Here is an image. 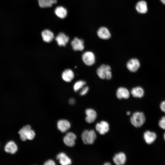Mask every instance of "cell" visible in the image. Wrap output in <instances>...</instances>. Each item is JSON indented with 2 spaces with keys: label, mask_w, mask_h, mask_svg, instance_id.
Listing matches in <instances>:
<instances>
[{
  "label": "cell",
  "mask_w": 165,
  "mask_h": 165,
  "mask_svg": "<svg viewBox=\"0 0 165 165\" xmlns=\"http://www.w3.org/2000/svg\"><path fill=\"white\" fill-rule=\"evenodd\" d=\"M20 139L23 141L32 140L35 138V134L29 125H27L21 129L18 132Z\"/></svg>",
  "instance_id": "cell-1"
},
{
  "label": "cell",
  "mask_w": 165,
  "mask_h": 165,
  "mask_svg": "<svg viewBox=\"0 0 165 165\" xmlns=\"http://www.w3.org/2000/svg\"><path fill=\"white\" fill-rule=\"evenodd\" d=\"M132 124L136 127H141L145 121V117L143 113L136 112L133 113L130 118Z\"/></svg>",
  "instance_id": "cell-2"
},
{
  "label": "cell",
  "mask_w": 165,
  "mask_h": 165,
  "mask_svg": "<svg viewBox=\"0 0 165 165\" xmlns=\"http://www.w3.org/2000/svg\"><path fill=\"white\" fill-rule=\"evenodd\" d=\"M82 139L85 144H91L93 143L96 138V135L94 130H85L82 134Z\"/></svg>",
  "instance_id": "cell-3"
},
{
  "label": "cell",
  "mask_w": 165,
  "mask_h": 165,
  "mask_svg": "<svg viewBox=\"0 0 165 165\" xmlns=\"http://www.w3.org/2000/svg\"><path fill=\"white\" fill-rule=\"evenodd\" d=\"M82 59L84 63L88 66L93 65L95 61L94 54L92 52L89 51L85 52L83 54Z\"/></svg>",
  "instance_id": "cell-4"
},
{
  "label": "cell",
  "mask_w": 165,
  "mask_h": 165,
  "mask_svg": "<svg viewBox=\"0 0 165 165\" xmlns=\"http://www.w3.org/2000/svg\"><path fill=\"white\" fill-rule=\"evenodd\" d=\"M76 138L75 135L71 132L67 133L63 138V141L65 144L69 147L74 145L75 141Z\"/></svg>",
  "instance_id": "cell-5"
},
{
  "label": "cell",
  "mask_w": 165,
  "mask_h": 165,
  "mask_svg": "<svg viewBox=\"0 0 165 165\" xmlns=\"http://www.w3.org/2000/svg\"><path fill=\"white\" fill-rule=\"evenodd\" d=\"M71 45L73 50L75 51H81L84 48L83 40L77 37L75 38L71 41Z\"/></svg>",
  "instance_id": "cell-6"
},
{
  "label": "cell",
  "mask_w": 165,
  "mask_h": 165,
  "mask_svg": "<svg viewBox=\"0 0 165 165\" xmlns=\"http://www.w3.org/2000/svg\"><path fill=\"white\" fill-rule=\"evenodd\" d=\"M140 66V63L139 60L136 58H132L127 62V69L130 72H136Z\"/></svg>",
  "instance_id": "cell-7"
},
{
  "label": "cell",
  "mask_w": 165,
  "mask_h": 165,
  "mask_svg": "<svg viewBox=\"0 0 165 165\" xmlns=\"http://www.w3.org/2000/svg\"><path fill=\"white\" fill-rule=\"evenodd\" d=\"M97 34L98 37L102 39H108L111 37L108 29L105 27H101L97 30Z\"/></svg>",
  "instance_id": "cell-8"
},
{
  "label": "cell",
  "mask_w": 165,
  "mask_h": 165,
  "mask_svg": "<svg viewBox=\"0 0 165 165\" xmlns=\"http://www.w3.org/2000/svg\"><path fill=\"white\" fill-rule=\"evenodd\" d=\"M96 130L101 134L103 135L109 130V125L107 122L105 121L97 123L96 125Z\"/></svg>",
  "instance_id": "cell-9"
},
{
  "label": "cell",
  "mask_w": 165,
  "mask_h": 165,
  "mask_svg": "<svg viewBox=\"0 0 165 165\" xmlns=\"http://www.w3.org/2000/svg\"><path fill=\"white\" fill-rule=\"evenodd\" d=\"M55 40L60 46H65L68 42L69 37L63 33H59L56 37Z\"/></svg>",
  "instance_id": "cell-10"
},
{
  "label": "cell",
  "mask_w": 165,
  "mask_h": 165,
  "mask_svg": "<svg viewBox=\"0 0 165 165\" xmlns=\"http://www.w3.org/2000/svg\"><path fill=\"white\" fill-rule=\"evenodd\" d=\"M86 117L85 120L88 123H91L96 119L97 114L95 111L91 108L87 109L85 111Z\"/></svg>",
  "instance_id": "cell-11"
},
{
  "label": "cell",
  "mask_w": 165,
  "mask_h": 165,
  "mask_svg": "<svg viewBox=\"0 0 165 165\" xmlns=\"http://www.w3.org/2000/svg\"><path fill=\"white\" fill-rule=\"evenodd\" d=\"M58 129L62 133H64L69 130L71 127L69 122L65 119H61L57 123Z\"/></svg>",
  "instance_id": "cell-12"
},
{
  "label": "cell",
  "mask_w": 165,
  "mask_h": 165,
  "mask_svg": "<svg viewBox=\"0 0 165 165\" xmlns=\"http://www.w3.org/2000/svg\"><path fill=\"white\" fill-rule=\"evenodd\" d=\"M156 138V135L154 132L147 130L144 134V138L146 143L148 144H151L153 143Z\"/></svg>",
  "instance_id": "cell-13"
},
{
  "label": "cell",
  "mask_w": 165,
  "mask_h": 165,
  "mask_svg": "<svg viewBox=\"0 0 165 165\" xmlns=\"http://www.w3.org/2000/svg\"><path fill=\"white\" fill-rule=\"evenodd\" d=\"M111 69L110 66L108 65L103 64L98 67L97 70V73L101 79L106 78V74L107 70Z\"/></svg>",
  "instance_id": "cell-14"
},
{
  "label": "cell",
  "mask_w": 165,
  "mask_h": 165,
  "mask_svg": "<svg viewBox=\"0 0 165 165\" xmlns=\"http://www.w3.org/2000/svg\"><path fill=\"white\" fill-rule=\"evenodd\" d=\"M113 160L114 162L116 165H123L126 163V157L124 153L121 152L115 155Z\"/></svg>",
  "instance_id": "cell-15"
},
{
  "label": "cell",
  "mask_w": 165,
  "mask_h": 165,
  "mask_svg": "<svg viewBox=\"0 0 165 165\" xmlns=\"http://www.w3.org/2000/svg\"><path fill=\"white\" fill-rule=\"evenodd\" d=\"M56 158L59 160L60 163L62 165L71 164L72 163L71 159L64 152H61L57 155Z\"/></svg>",
  "instance_id": "cell-16"
},
{
  "label": "cell",
  "mask_w": 165,
  "mask_h": 165,
  "mask_svg": "<svg viewBox=\"0 0 165 165\" xmlns=\"http://www.w3.org/2000/svg\"><path fill=\"white\" fill-rule=\"evenodd\" d=\"M116 95L117 97L119 99L122 98L127 99L129 97L130 93L126 88L120 87L117 90Z\"/></svg>",
  "instance_id": "cell-17"
},
{
  "label": "cell",
  "mask_w": 165,
  "mask_h": 165,
  "mask_svg": "<svg viewBox=\"0 0 165 165\" xmlns=\"http://www.w3.org/2000/svg\"><path fill=\"white\" fill-rule=\"evenodd\" d=\"M135 8L138 13L141 14L145 13L148 11L147 3L144 0L139 1L136 4Z\"/></svg>",
  "instance_id": "cell-18"
},
{
  "label": "cell",
  "mask_w": 165,
  "mask_h": 165,
  "mask_svg": "<svg viewBox=\"0 0 165 165\" xmlns=\"http://www.w3.org/2000/svg\"><path fill=\"white\" fill-rule=\"evenodd\" d=\"M18 147L16 144L13 141L8 142L4 147L5 151L7 152L14 154L17 151Z\"/></svg>",
  "instance_id": "cell-19"
},
{
  "label": "cell",
  "mask_w": 165,
  "mask_h": 165,
  "mask_svg": "<svg viewBox=\"0 0 165 165\" xmlns=\"http://www.w3.org/2000/svg\"><path fill=\"white\" fill-rule=\"evenodd\" d=\"M43 40L46 42H50L52 41L54 37L53 33L50 30L45 29L41 33Z\"/></svg>",
  "instance_id": "cell-20"
},
{
  "label": "cell",
  "mask_w": 165,
  "mask_h": 165,
  "mask_svg": "<svg viewBox=\"0 0 165 165\" xmlns=\"http://www.w3.org/2000/svg\"><path fill=\"white\" fill-rule=\"evenodd\" d=\"M74 77L73 72L70 69H67L62 73V77L65 81L69 82L71 81Z\"/></svg>",
  "instance_id": "cell-21"
},
{
  "label": "cell",
  "mask_w": 165,
  "mask_h": 165,
  "mask_svg": "<svg viewBox=\"0 0 165 165\" xmlns=\"http://www.w3.org/2000/svg\"><path fill=\"white\" fill-rule=\"evenodd\" d=\"M54 12L57 16L61 19L65 18L67 14V9L62 6L57 7L55 9Z\"/></svg>",
  "instance_id": "cell-22"
},
{
  "label": "cell",
  "mask_w": 165,
  "mask_h": 165,
  "mask_svg": "<svg viewBox=\"0 0 165 165\" xmlns=\"http://www.w3.org/2000/svg\"><path fill=\"white\" fill-rule=\"evenodd\" d=\"M131 94L134 97L141 98L143 97L144 95V91L141 87L137 86L132 89Z\"/></svg>",
  "instance_id": "cell-23"
},
{
  "label": "cell",
  "mask_w": 165,
  "mask_h": 165,
  "mask_svg": "<svg viewBox=\"0 0 165 165\" xmlns=\"http://www.w3.org/2000/svg\"><path fill=\"white\" fill-rule=\"evenodd\" d=\"M86 84V82L82 80H79L75 83L73 86V89L75 92L82 88Z\"/></svg>",
  "instance_id": "cell-24"
},
{
  "label": "cell",
  "mask_w": 165,
  "mask_h": 165,
  "mask_svg": "<svg viewBox=\"0 0 165 165\" xmlns=\"http://www.w3.org/2000/svg\"><path fill=\"white\" fill-rule=\"evenodd\" d=\"M38 1L39 5L41 8L50 7L53 5L50 0H38Z\"/></svg>",
  "instance_id": "cell-25"
},
{
  "label": "cell",
  "mask_w": 165,
  "mask_h": 165,
  "mask_svg": "<svg viewBox=\"0 0 165 165\" xmlns=\"http://www.w3.org/2000/svg\"><path fill=\"white\" fill-rule=\"evenodd\" d=\"M158 124L160 128L165 130V116L162 117L159 121Z\"/></svg>",
  "instance_id": "cell-26"
},
{
  "label": "cell",
  "mask_w": 165,
  "mask_h": 165,
  "mask_svg": "<svg viewBox=\"0 0 165 165\" xmlns=\"http://www.w3.org/2000/svg\"><path fill=\"white\" fill-rule=\"evenodd\" d=\"M89 90V88L88 86L83 87L80 93V94L82 96L85 95L88 92Z\"/></svg>",
  "instance_id": "cell-27"
},
{
  "label": "cell",
  "mask_w": 165,
  "mask_h": 165,
  "mask_svg": "<svg viewBox=\"0 0 165 165\" xmlns=\"http://www.w3.org/2000/svg\"><path fill=\"white\" fill-rule=\"evenodd\" d=\"M111 69L107 70L106 74V78L107 79H110L112 77V72L111 71Z\"/></svg>",
  "instance_id": "cell-28"
},
{
  "label": "cell",
  "mask_w": 165,
  "mask_h": 165,
  "mask_svg": "<svg viewBox=\"0 0 165 165\" xmlns=\"http://www.w3.org/2000/svg\"><path fill=\"white\" fill-rule=\"evenodd\" d=\"M45 165H54L55 162L52 160H49L46 161L44 163Z\"/></svg>",
  "instance_id": "cell-29"
},
{
  "label": "cell",
  "mask_w": 165,
  "mask_h": 165,
  "mask_svg": "<svg viewBox=\"0 0 165 165\" xmlns=\"http://www.w3.org/2000/svg\"><path fill=\"white\" fill-rule=\"evenodd\" d=\"M160 107L161 111L165 113V101H163L161 103Z\"/></svg>",
  "instance_id": "cell-30"
},
{
  "label": "cell",
  "mask_w": 165,
  "mask_h": 165,
  "mask_svg": "<svg viewBox=\"0 0 165 165\" xmlns=\"http://www.w3.org/2000/svg\"><path fill=\"white\" fill-rule=\"evenodd\" d=\"M69 102L70 104L71 105H73L75 104V101L74 99L71 98L69 99Z\"/></svg>",
  "instance_id": "cell-31"
},
{
  "label": "cell",
  "mask_w": 165,
  "mask_h": 165,
  "mask_svg": "<svg viewBox=\"0 0 165 165\" xmlns=\"http://www.w3.org/2000/svg\"><path fill=\"white\" fill-rule=\"evenodd\" d=\"M52 3L53 4H55L57 2V0H50Z\"/></svg>",
  "instance_id": "cell-32"
},
{
  "label": "cell",
  "mask_w": 165,
  "mask_h": 165,
  "mask_svg": "<svg viewBox=\"0 0 165 165\" xmlns=\"http://www.w3.org/2000/svg\"><path fill=\"white\" fill-rule=\"evenodd\" d=\"M161 2L164 4L165 5V0H160Z\"/></svg>",
  "instance_id": "cell-33"
},
{
  "label": "cell",
  "mask_w": 165,
  "mask_h": 165,
  "mask_svg": "<svg viewBox=\"0 0 165 165\" xmlns=\"http://www.w3.org/2000/svg\"><path fill=\"white\" fill-rule=\"evenodd\" d=\"M110 164H111V163L108 162L105 163L104 164V165H110Z\"/></svg>",
  "instance_id": "cell-34"
},
{
  "label": "cell",
  "mask_w": 165,
  "mask_h": 165,
  "mask_svg": "<svg viewBox=\"0 0 165 165\" xmlns=\"http://www.w3.org/2000/svg\"><path fill=\"white\" fill-rule=\"evenodd\" d=\"M130 112L129 111H128L127 112V115H129L130 114Z\"/></svg>",
  "instance_id": "cell-35"
},
{
  "label": "cell",
  "mask_w": 165,
  "mask_h": 165,
  "mask_svg": "<svg viewBox=\"0 0 165 165\" xmlns=\"http://www.w3.org/2000/svg\"><path fill=\"white\" fill-rule=\"evenodd\" d=\"M163 138H164V140L165 141V133H164V135H163Z\"/></svg>",
  "instance_id": "cell-36"
}]
</instances>
